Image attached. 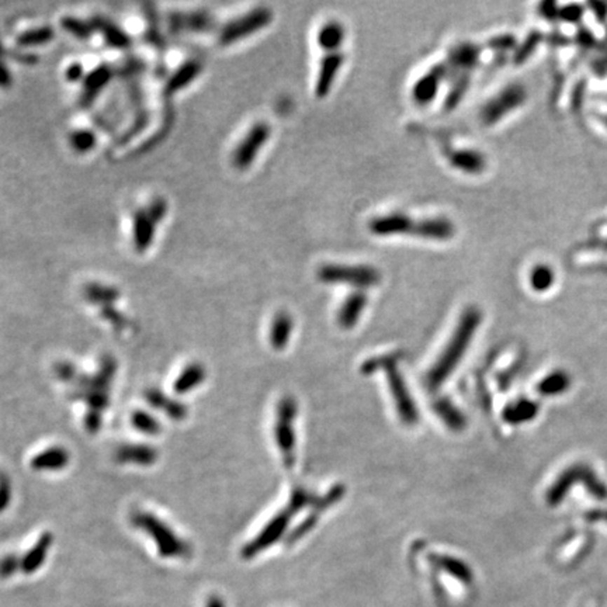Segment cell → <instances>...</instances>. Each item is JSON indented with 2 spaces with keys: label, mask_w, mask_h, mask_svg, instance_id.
I'll list each match as a JSON object with an SVG mask.
<instances>
[{
  "label": "cell",
  "mask_w": 607,
  "mask_h": 607,
  "mask_svg": "<svg viewBox=\"0 0 607 607\" xmlns=\"http://www.w3.org/2000/svg\"><path fill=\"white\" fill-rule=\"evenodd\" d=\"M318 500L314 493L307 491L306 488H295L291 493V498L285 506V509L280 510L264 527L263 530L242 548V558L250 559L256 557L257 554L263 552L268 547L274 545L281 536L285 533L292 516H295L299 510H302L306 506H310L311 503H315Z\"/></svg>",
  "instance_id": "4"
},
{
  "label": "cell",
  "mask_w": 607,
  "mask_h": 607,
  "mask_svg": "<svg viewBox=\"0 0 607 607\" xmlns=\"http://www.w3.org/2000/svg\"><path fill=\"white\" fill-rule=\"evenodd\" d=\"M482 50H485V47L474 43H460L450 48L447 60L444 62L447 68L446 81L453 82L460 76L470 75V71L477 67Z\"/></svg>",
  "instance_id": "11"
},
{
  "label": "cell",
  "mask_w": 607,
  "mask_h": 607,
  "mask_svg": "<svg viewBox=\"0 0 607 607\" xmlns=\"http://www.w3.org/2000/svg\"><path fill=\"white\" fill-rule=\"evenodd\" d=\"M450 165L468 175H479L486 168V158L477 149H451L447 152Z\"/></svg>",
  "instance_id": "19"
},
{
  "label": "cell",
  "mask_w": 607,
  "mask_h": 607,
  "mask_svg": "<svg viewBox=\"0 0 607 607\" xmlns=\"http://www.w3.org/2000/svg\"><path fill=\"white\" fill-rule=\"evenodd\" d=\"M346 39L345 26L341 22L331 20L325 23L318 32V44L322 51H336L342 48Z\"/></svg>",
  "instance_id": "28"
},
{
  "label": "cell",
  "mask_w": 607,
  "mask_h": 607,
  "mask_svg": "<svg viewBox=\"0 0 607 607\" xmlns=\"http://www.w3.org/2000/svg\"><path fill=\"white\" fill-rule=\"evenodd\" d=\"M114 458L120 464L149 467L158 461L159 451L149 444H123L116 450Z\"/></svg>",
  "instance_id": "16"
},
{
  "label": "cell",
  "mask_w": 607,
  "mask_h": 607,
  "mask_svg": "<svg viewBox=\"0 0 607 607\" xmlns=\"http://www.w3.org/2000/svg\"><path fill=\"white\" fill-rule=\"evenodd\" d=\"M168 26L172 33H207L215 26L214 16L207 11L173 12L168 16Z\"/></svg>",
  "instance_id": "13"
},
{
  "label": "cell",
  "mask_w": 607,
  "mask_h": 607,
  "mask_svg": "<svg viewBox=\"0 0 607 607\" xmlns=\"http://www.w3.org/2000/svg\"><path fill=\"white\" fill-rule=\"evenodd\" d=\"M144 398L148 401V404L152 408L162 411L172 421L180 422V421H184L189 415V409L183 402L168 397L163 391H161L158 388L146 390L144 393Z\"/></svg>",
  "instance_id": "18"
},
{
  "label": "cell",
  "mask_w": 607,
  "mask_h": 607,
  "mask_svg": "<svg viewBox=\"0 0 607 607\" xmlns=\"http://www.w3.org/2000/svg\"><path fill=\"white\" fill-rule=\"evenodd\" d=\"M155 238V222L148 217L145 210H138L132 219V240L137 252L144 253L149 249Z\"/></svg>",
  "instance_id": "21"
},
{
  "label": "cell",
  "mask_w": 607,
  "mask_h": 607,
  "mask_svg": "<svg viewBox=\"0 0 607 607\" xmlns=\"http://www.w3.org/2000/svg\"><path fill=\"white\" fill-rule=\"evenodd\" d=\"M85 76H86V75H85L83 67H82V64H79V62L71 64V65L67 68L65 78H67V81H69V82H79V81L85 79Z\"/></svg>",
  "instance_id": "43"
},
{
  "label": "cell",
  "mask_w": 607,
  "mask_h": 607,
  "mask_svg": "<svg viewBox=\"0 0 607 607\" xmlns=\"http://www.w3.org/2000/svg\"><path fill=\"white\" fill-rule=\"evenodd\" d=\"M481 321L482 314L477 307H468L464 310L449 343L426 374L425 384L429 390H439L444 384V381L453 374V371L464 357L470 343L472 342V338Z\"/></svg>",
  "instance_id": "3"
},
{
  "label": "cell",
  "mask_w": 607,
  "mask_h": 607,
  "mask_svg": "<svg viewBox=\"0 0 607 607\" xmlns=\"http://www.w3.org/2000/svg\"><path fill=\"white\" fill-rule=\"evenodd\" d=\"M294 329V321L288 313H278L273 322L270 329V343L275 350H282L287 343L289 342L291 334Z\"/></svg>",
  "instance_id": "29"
},
{
  "label": "cell",
  "mask_w": 607,
  "mask_h": 607,
  "mask_svg": "<svg viewBox=\"0 0 607 607\" xmlns=\"http://www.w3.org/2000/svg\"><path fill=\"white\" fill-rule=\"evenodd\" d=\"M19 569H22V558L19 555L11 554L0 559V578L2 579L13 576Z\"/></svg>",
  "instance_id": "40"
},
{
  "label": "cell",
  "mask_w": 607,
  "mask_h": 607,
  "mask_svg": "<svg viewBox=\"0 0 607 607\" xmlns=\"http://www.w3.org/2000/svg\"><path fill=\"white\" fill-rule=\"evenodd\" d=\"M369 302V296L364 291H355L342 304L338 311V324L343 329H353L360 321Z\"/></svg>",
  "instance_id": "17"
},
{
  "label": "cell",
  "mask_w": 607,
  "mask_h": 607,
  "mask_svg": "<svg viewBox=\"0 0 607 607\" xmlns=\"http://www.w3.org/2000/svg\"><path fill=\"white\" fill-rule=\"evenodd\" d=\"M71 461V454L65 447L55 446L50 447L36 457H33L30 465L36 471H60L64 470Z\"/></svg>",
  "instance_id": "22"
},
{
  "label": "cell",
  "mask_w": 607,
  "mask_h": 607,
  "mask_svg": "<svg viewBox=\"0 0 607 607\" xmlns=\"http://www.w3.org/2000/svg\"><path fill=\"white\" fill-rule=\"evenodd\" d=\"M203 65L198 61H187L179 69H176L165 86V95L173 96L179 90L187 88L190 83L196 81V78L201 74Z\"/></svg>",
  "instance_id": "23"
},
{
  "label": "cell",
  "mask_w": 607,
  "mask_h": 607,
  "mask_svg": "<svg viewBox=\"0 0 607 607\" xmlns=\"http://www.w3.org/2000/svg\"><path fill=\"white\" fill-rule=\"evenodd\" d=\"M273 18L274 15L271 9L264 6L256 8L224 25L219 30L218 40L222 46H231L233 43L242 41L270 26Z\"/></svg>",
  "instance_id": "9"
},
{
  "label": "cell",
  "mask_w": 607,
  "mask_h": 607,
  "mask_svg": "<svg viewBox=\"0 0 607 607\" xmlns=\"http://www.w3.org/2000/svg\"><path fill=\"white\" fill-rule=\"evenodd\" d=\"M61 26L65 32H68L71 36L79 40H88L96 32L92 20L86 22L78 18H64L61 20Z\"/></svg>",
  "instance_id": "35"
},
{
  "label": "cell",
  "mask_w": 607,
  "mask_h": 607,
  "mask_svg": "<svg viewBox=\"0 0 607 607\" xmlns=\"http://www.w3.org/2000/svg\"><path fill=\"white\" fill-rule=\"evenodd\" d=\"M540 408L536 402L530 400H519L516 402L509 404L503 411V419L510 425H520L533 421Z\"/></svg>",
  "instance_id": "30"
},
{
  "label": "cell",
  "mask_w": 607,
  "mask_h": 607,
  "mask_svg": "<svg viewBox=\"0 0 607 607\" xmlns=\"http://www.w3.org/2000/svg\"><path fill=\"white\" fill-rule=\"evenodd\" d=\"M343 64H345V54L342 50L325 53L320 64V71L315 83L317 97L324 99L329 95Z\"/></svg>",
  "instance_id": "15"
},
{
  "label": "cell",
  "mask_w": 607,
  "mask_h": 607,
  "mask_svg": "<svg viewBox=\"0 0 607 607\" xmlns=\"http://www.w3.org/2000/svg\"><path fill=\"white\" fill-rule=\"evenodd\" d=\"M271 135V127L266 121H257L246 132L232 154V165L239 170H246L256 161L259 152Z\"/></svg>",
  "instance_id": "10"
},
{
  "label": "cell",
  "mask_w": 607,
  "mask_h": 607,
  "mask_svg": "<svg viewBox=\"0 0 607 607\" xmlns=\"http://www.w3.org/2000/svg\"><path fill=\"white\" fill-rule=\"evenodd\" d=\"M205 607H225V604H224V601L218 596H211L207 600V606Z\"/></svg>",
  "instance_id": "44"
},
{
  "label": "cell",
  "mask_w": 607,
  "mask_h": 607,
  "mask_svg": "<svg viewBox=\"0 0 607 607\" xmlns=\"http://www.w3.org/2000/svg\"><path fill=\"white\" fill-rule=\"evenodd\" d=\"M53 540H54V537L51 533H44L39 538V541L30 548V551L22 558V571L25 573H27V575L34 573L36 571H39L43 566V564L48 555V551L53 545Z\"/></svg>",
  "instance_id": "24"
},
{
  "label": "cell",
  "mask_w": 607,
  "mask_h": 607,
  "mask_svg": "<svg viewBox=\"0 0 607 607\" xmlns=\"http://www.w3.org/2000/svg\"><path fill=\"white\" fill-rule=\"evenodd\" d=\"M432 561L437 568H440L458 582L464 585H471L474 582V572L470 565L465 564L463 559L450 555H432Z\"/></svg>",
  "instance_id": "25"
},
{
  "label": "cell",
  "mask_w": 607,
  "mask_h": 607,
  "mask_svg": "<svg viewBox=\"0 0 607 607\" xmlns=\"http://www.w3.org/2000/svg\"><path fill=\"white\" fill-rule=\"evenodd\" d=\"M113 78V69L109 65H99L83 79V92L81 96L82 106L88 107L109 85Z\"/></svg>",
  "instance_id": "20"
},
{
  "label": "cell",
  "mask_w": 607,
  "mask_h": 607,
  "mask_svg": "<svg viewBox=\"0 0 607 607\" xmlns=\"http://www.w3.org/2000/svg\"><path fill=\"white\" fill-rule=\"evenodd\" d=\"M296 402L291 397H285L277 407V419L274 425V437L285 468L291 470L295 465V419Z\"/></svg>",
  "instance_id": "8"
},
{
  "label": "cell",
  "mask_w": 607,
  "mask_h": 607,
  "mask_svg": "<svg viewBox=\"0 0 607 607\" xmlns=\"http://www.w3.org/2000/svg\"><path fill=\"white\" fill-rule=\"evenodd\" d=\"M117 369V360L110 355H104L95 374H82L78 371L75 378L69 383L74 387L68 394L69 400L82 401L88 407L85 428L90 435H96L102 429L103 414L110 405V390Z\"/></svg>",
  "instance_id": "1"
},
{
  "label": "cell",
  "mask_w": 607,
  "mask_h": 607,
  "mask_svg": "<svg viewBox=\"0 0 607 607\" xmlns=\"http://www.w3.org/2000/svg\"><path fill=\"white\" fill-rule=\"evenodd\" d=\"M447 79V68L446 64H437L432 67L425 75H422L412 88V99L419 106L430 104L442 86V83Z\"/></svg>",
  "instance_id": "14"
},
{
  "label": "cell",
  "mask_w": 607,
  "mask_h": 607,
  "mask_svg": "<svg viewBox=\"0 0 607 607\" xmlns=\"http://www.w3.org/2000/svg\"><path fill=\"white\" fill-rule=\"evenodd\" d=\"M95 30L102 32L104 41L109 44V47L116 50H125L131 46V39L127 36L125 32H123L118 26L114 23L103 19V18H95L92 20Z\"/></svg>",
  "instance_id": "27"
},
{
  "label": "cell",
  "mask_w": 607,
  "mask_h": 607,
  "mask_svg": "<svg viewBox=\"0 0 607 607\" xmlns=\"http://www.w3.org/2000/svg\"><path fill=\"white\" fill-rule=\"evenodd\" d=\"M571 386V380L566 373L564 371H555L550 376H547L537 387L538 393L545 397L551 395H559L561 393H565Z\"/></svg>",
  "instance_id": "33"
},
{
  "label": "cell",
  "mask_w": 607,
  "mask_h": 607,
  "mask_svg": "<svg viewBox=\"0 0 607 607\" xmlns=\"http://www.w3.org/2000/svg\"><path fill=\"white\" fill-rule=\"evenodd\" d=\"M317 275L325 284L349 285L357 291L377 287L383 280L380 270L370 264L328 263L318 268Z\"/></svg>",
  "instance_id": "7"
},
{
  "label": "cell",
  "mask_w": 607,
  "mask_h": 607,
  "mask_svg": "<svg viewBox=\"0 0 607 607\" xmlns=\"http://www.w3.org/2000/svg\"><path fill=\"white\" fill-rule=\"evenodd\" d=\"M207 377L205 367L200 363H190L187 367L183 369V371L179 374L173 384V390L179 395H184L193 390H196L198 386L204 383Z\"/></svg>",
  "instance_id": "26"
},
{
  "label": "cell",
  "mask_w": 607,
  "mask_h": 607,
  "mask_svg": "<svg viewBox=\"0 0 607 607\" xmlns=\"http://www.w3.org/2000/svg\"><path fill=\"white\" fill-rule=\"evenodd\" d=\"M54 37H55V33H54L53 27L43 26V27L32 29V30L22 33L18 37V44L20 47H37V46H43V44L53 41Z\"/></svg>",
  "instance_id": "34"
},
{
  "label": "cell",
  "mask_w": 607,
  "mask_h": 607,
  "mask_svg": "<svg viewBox=\"0 0 607 607\" xmlns=\"http://www.w3.org/2000/svg\"><path fill=\"white\" fill-rule=\"evenodd\" d=\"M524 99L523 89L520 86H509L502 90L496 97L489 100L481 110V120L486 125H492L499 121L505 114L517 107Z\"/></svg>",
  "instance_id": "12"
},
{
  "label": "cell",
  "mask_w": 607,
  "mask_h": 607,
  "mask_svg": "<svg viewBox=\"0 0 607 607\" xmlns=\"http://www.w3.org/2000/svg\"><path fill=\"white\" fill-rule=\"evenodd\" d=\"M436 415L447 425L449 429L460 432L465 426V418L463 412L449 400H439L433 404Z\"/></svg>",
  "instance_id": "32"
},
{
  "label": "cell",
  "mask_w": 607,
  "mask_h": 607,
  "mask_svg": "<svg viewBox=\"0 0 607 607\" xmlns=\"http://www.w3.org/2000/svg\"><path fill=\"white\" fill-rule=\"evenodd\" d=\"M12 500V486L6 477H0V512H4Z\"/></svg>",
  "instance_id": "42"
},
{
  "label": "cell",
  "mask_w": 607,
  "mask_h": 607,
  "mask_svg": "<svg viewBox=\"0 0 607 607\" xmlns=\"http://www.w3.org/2000/svg\"><path fill=\"white\" fill-rule=\"evenodd\" d=\"M131 425L134 429H137L141 433L155 436L159 435L162 430V426L158 419H155L152 415H149L145 411H135L131 414Z\"/></svg>",
  "instance_id": "36"
},
{
  "label": "cell",
  "mask_w": 607,
  "mask_h": 607,
  "mask_svg": "<svg viewBox=\"0 0 607 607\" xmlns=\"http://www.w3.org/2000/svg\"><path fill=\"white\" fill-rule=\"evenodd\" d=\"M470 83H471L470 75L460 76L451 82V88H450V90L446 96V100H444V107L447 110H453L461 103L463 97L465 96V93L470 88Z\"/></svg>",
  "instance_id": "37"
},
{
  "label": "cell",
  "mask_w": 607,
  "mask_h": 607,
  "mask_svg": "<svg viewBox=\"0 0 607 607\" xmlns=\"http://www.w3.org/2000/svg\"><path fill=\"white\" fill-rule=\"evenodd\" d=\"M130 520L135 528L144 531L154 540L161 557L186 558L191 555V547L154 513L137 510L131 513Z\"/></svg>",
  "instance_id": "5"
},
{
  "label": "cell",
  "mask_w": 607,
  "mask_h": 607,
  "mask_svg": "<svg viewBox=\"0 0 607 607\" xmlns=\"http://www.w3.org/2000/svg\"><path fill=\"white\" fill-rule=\"evenodd\" d=\"M83 295L89 302L95 304V306L107 307V306H114L121 294L120 289L116 287L104 285L99 282H90L85 287Z\"/></svg>",
  "instance_id": "31"
},
{
  "label": "cell",
  "mask_w": 607,
  "mask_h": 607,
  "mask_svg": "<svg viewBox=\"0 0 607 607\" xmlns=\"http://www.w3.org/2000/svg\"><path fill=\"white\" fill-rule=\"evenodd\" d=\"M377 369H384L387 373L388 387H390L393 400L395 402L397 412H398L402 423H405L408 426L418 423V421H419L418 407L414 402L411 393L408 390V386H407L401 371L397 367L395 357L390 356V357H383L380 360H371V362H367L363 367L364 371H371V370H377Z\"/></svg>",
  "instance_id": "6"
},
{
  "label": "cell",
  "mask_w": 607,
  "mask_h": 607,
  "mask_svg": "<svg viewBox=\"0 0 607 607\" xmlns=\"http://www.w3.org/2000/svg\"><path fill=\"white\" fill-rule=\"evenodd\" d=\"M102 318L106 320L107 322H110L116 329L123 331L128 327V320L118 311L114 308V306H107V307H102Z\"/></svg>",
  "instance_id": "39"
},
{
  "label": "cell",
  "mask_w": 607,
  "mask_h": 607,
  "mask_svg": "<svg viewBox=\"0 0 607 607\" xmlns=\"http://www.w3.org/2000/svg\"><path fill=\"white\" fill-rule=\"evenodd\" d=\"M369 231L376 236L412 235L415 238L446 242L456 235V225L447 217L412 218L404 212L378 215L369 222Z\"/></svg>",
  "instance_id": "2"
},
{
  "label": "cell",
  "mask_w": 607,
  "mask_h": 607,
  "mask_svg": "<svg viewBox=\"0 0 607 607\" xmlns=\"http://www.w3.org/2000/svg\"><path fill=\"white\" fill-rule=\"evenodd\" d=\"M144 210L155 224H159L168 214V203L159 197L152 200Z\"/></svg>",
  "instance_id": "41"
},
{
  "label": "cell",
  "mask_w": 607,
  "mask_h": 607,
  "mask_svg": "<svg viewBox=\"0 0 607 607\" xmlns=\"http://www.w3.org/2000/svg\"><path fill=\"white\" fill-rule=\"evenodd\" d=\"M69 141H71L72 148L78 154H88L95 148L97 138H96L95 132L90 130H76L71 134Z\"/></svg>",
  "instance_id": "38"
}]
</instances>
